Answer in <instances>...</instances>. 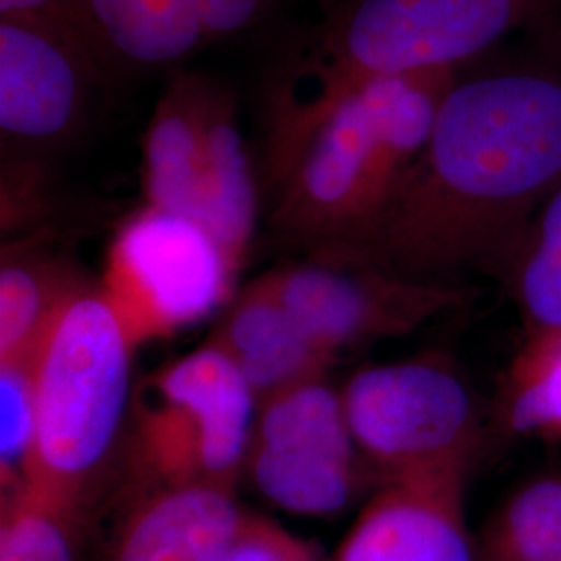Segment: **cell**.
<instances>
[{
    "label": "cell",
    "mask_w": 561,
    "mask_h": 561,
    "mask_svg": "<svg viewBox=\"0 0 561 561\" xmlns=\"http://www.w3.org/2000/svg\"><path fill=\"white\" fill-rule=\"evenodd\" d=\"M560 183V59L460 71L398 201L356 252L431 283L493 275Z\"/></svg>",
    "instance_id": "1"
},
{
    "label": "cell",
    "mask_w": 561,
    "mask_h": 561,
    "mask_svg": "<svg viewBox=\"0 0 561 561\" xmlns=\"http://www.w3.org/2000/svg\"><path fill=\"white\" fill-rule=\"evenodd\" d=\"M516 32L561 42V0H352L268 90L266 187H279L324 115L362 83L461 71Z\"/></svg>",
    "instance_id": "2"
},
{
    "label": "cell",
    "mask_w": 561,
    "mask_h": 561,
    "mask_svg": "<svg viewBox=\"0 0 561 561\" xmlns=\"http://www.w3.org/2000/svg\"><path fill=\"white\" fill-rule=\"evenodd\" d=\"M460 71L366 81L333 106L273 194L271 227L310 250H366Z\"/></svg>",
    "instance_id": "3"
},
{
    "label": "cell",
    "mask_w": 561,
    "mask_h": 561,
    "mask_svg": "<svg viewBox=\"0 0 561 561\" xmlns=\"http://www.w3.org/2000/svg\"><path fill=\"white\" fill-rule=\"evenodd\" d=\"M134 350L101 285L90 283L36 352V443L25 486L85 520L121 449Z\"/></svg>",
    "instance_id": "4"
},
{
    "label": "cell",
    "mask_w": 561,
    "mask_h": 561,
    "mask_svg": "<svg viewBox=\"0 0 561 561\" xmlns=\"http://www.w3.org/2000/svg\"><path fill=\"white\" fill-rule=\"evenodd\" d=\"M259 401L215 341L162 366L136 401L125 497L157 486L236 489Z\"/></svg>",
    "instance_id": "5"
},
{
    "label": "cell",
    "mask_w": 561,
    "mask_h": 561,
    "mask_svg": "<svg viewBox=\"0 0 561 561\" xmlns=\"http://www.w3.org/2000/svg\"><path fill=\"white\" fill-rule=\"evenodd\" d=\"M238 273L202 222L141 204L106 250L102 296L129 341L167 340L236 296Z\"/></svg>",
    "instance_id": "6"
},
{
    "label": "cell",
    "mask_w": 561,
    "mask_h": 561,
    "mask_svg": "<svg viewBox=\"0 0 561 561\" xmlns=\"http://www.w3.org/2000/svg\"><path fill=\"white\" fill-rule=\"evenodd\" d=\"M341 398L354 443L387 482L463 470L477 442L474 400L439 360L366 366Z\"/></svg>",
    "instance_id": "7"
},
{
    "label": "cell",
    "mask_w": 561,
    "mask_h": 561,
    "mask_svg": "<svg viewBox=\"0 0 561 561\" xmlns=\"http://www.w3.org/2000/svg\"><path fill=\"white\" fill-rule=\"evenodd\" d=\"M264 275L308 335L333 356L410 335L472 298L460 283L412 279L343 248L310 250Z\"/></svg>",
    "instance_id": "8"
},
{
    "label": "cell",
    "mask_w": 561,
    "mask_h": 561,
    "mask_svg": "<svg viewBox=\"0 0 561 561\" xmlns=\"http://www.w3.org/2000/svg\"><path fill=\"white\" fill-rule=\"evenodd\" d=\"M115 80L69 20L0 18V141L50 159L80 138Z\"/></svg>",
    "instance_id": "9"
},
{
    "label": "cell",
    "mask_w": 561,
    "mask_h": 561,
    "mask_svg": "<svg viewBox=\"0 0 561 561\" xmlns=\"http://www.w3.org/2000/svg\"><path fill=\"white\" fill-rule=\"evenodd\" d=\"M461 489L463 470L387 482L333 561H477Z\"/></svg>",
    "instance_id": "10"
},
{
    "label": "cell",
    "mask_w": 561,
    "mask_h": 561,
    "mask_svg": "<svg viewBox=\"0 0 561 561\" xmlns=\"http://www.w3.org/2000/svg\"><path fill=\"white\" fill-rule=\"evenodd\" d=\"M245 510L219 484L157 486L125 497L104 561H217Z\"/></svg>",
    "instance_id": "11"
},
{
    "label": "cell",
    "mask_w": 561,
    "mask_h": 561,
    "mask_svg": "<svg viewBox=\"0 0 561 561\" xmlns=\"http://www.w3.org/2000/svg\"><path fill=\"white\" fill-rule=\"evenodd\" d=\"M210 341L236 362L259 403L300 382L327 377L337 360L308 335L266 275L245 285L225 306Z\"/></svg>",
    "instance_id": "12"
},
{
    "label": "cell",
    "mask_w": 561,
    "mask_h": 561,
    "mask_svg": "<svg viewBox=\"0 0 561 561\" xmlns=\"http://www.w3.org/2000/svg\"><path fill=\"white\" fill-rule=\"evenodd\" d=\"M67 20L115 78L173 73L208 46L194 0H73Z\"/></svg>",
    "instance_id": "13"
},
{
    "label": "cell",
    "mask_w": 561,
    "mask_h": 561,
    "mask_svg": "<svg viewBox=\"0 0 561 561\" xmlns=\"http://www.w3.org/2000/svg\"><path fill=\"white\" fill-rule=\"evenodd\" d=\"M215 81L187 69L169 73L141 136L144 204L196 219Z\"/></svg>",
    "instance_id": "14"
},
{
    "label": "cell",
    "mask_w": 561,
    "mask_h": 561,
    "mask_svg": "<svg viewBox=\"0 0 561 561\" xmlns=\"http://www.w3.org/2000/svg\"><path fill=\"white\" fill-rule=\"evenodd\" d=\"M259 206V178L241 134L238 101L221 81H215L204 134L196 221L221 245L236 273L254 240Z\"/></svg>",
    "instance_id": "15"
},
{
    "label": "cell",
    "mask_w": 561,
    "mask_h": 561,
    "mask_svg": "<svg viewBox=\"0 0 561 561\" xmlns=\"http://www.w3.org/2000/svg\"><path fill=\"white\" fill-rule=\"evenodd\" d=\"M53 231L2 241L0 362L36 354L60 310L90 280L55 248Z\"/></svg>",
    "instance_id": "16"
},
{
    "label": "cell",
    "mask_w": 561,
    "mask_h": 561,
    "mask_svg": "<svg viewBox=\"0 0 561 561\" xmlns=\"http://www.w3.org/2000/svg\"><path fill=\"white\" fill-rule=\"evenodd\" d=\"M243 472L264 500L285 512L329 518L343 512L362 484L358 456L319 449L248 445Z\"/></svg>",
    "instance_id": "17"
},
{
    "label": "cell",
    "mask_w": 561,
    "mask_h": 561,
    "mask_svg": "<svg viewBox=\"0 0 561 561\" xmlns=\"http://www.w3.org/2000/svg\"><path fill=\"white\" fill-rule=\"evenodd\" d=\"M510 280L533 331L561 329V183L493 271Z\"/></svg>",
    "instance_id": "18"
},
{
    "label": "cell",
    "mask_w": 561,
    "mask_h": 561,
    "mask_svg": "<svg viewBox=\"0 0 561 561\" xmlns=\"http://www.w3.org/2000/svg\"><path fill=\"white\" fill-rule=\"evenodd\" d=\"M477 561H561V479L520 489L489 522Z\"/></svg>",
    "instance_id": "19"
},
{
    "label": "cell",
    "mask_w": 561,
    "mask_h": 561,
    "mask_svg": "<svg viewBox=\"0 0 561 561\" xmlns=\"http://www.w3.org/2000/svg\"><path fill=\"white\" fill-rule=\"evenodd\" d=\"M502 410L514 433L561 437V329L530 333L512 362Z\"/></svg>",
    "instance_id": "20"
},
{
    "label": "cell",
    "mask_w": 561,
    "mask_h": 561,
    "mask_svg": "<svg viewBox=\"0 0 561 561\" xmlns=\"http://www.w3.org/2000/svg\"><path fill=\"white\" fill-rule=\"evenodd\" d=\"M88 520L32 486L2 495L0 561H81Z\"/></svg>",
    "instance_id": "21"
},
{
    "label": "cell",
    "mask_w": 561,
    "mask_h": 561,
    "mask_svg": "<svg viewBox=\"0 0 561 561\" xmlns=\"http://www.w3.org/2000/svg\"><path fill=\"white\" fill-rule=\"evenodd\" d=\"M38 352V350H36ZM36 443V354L0 362V489L27 484Z\"/></svg>",
    "instance_id": "22"
},
{
    "label": "cell",
    "mask_w": 561,
    "mask_h": 561,
    "mask_svg": "<svg viewBox=\"0 0 561 561\" xmlns=\"http://www.w3.org/2000/svg\"><path fill=\"white\" fill-rule=\"evenodd\" d=\"M57 192L50 159L4 152L0 167V229L2 241L53 231Z\"/></svg>",
    "instance_id": "23"
},
{
    "label": "cell",
    "mask_w": 561,
    "mask_h": 561,
    "mask_svg": "<svg viewBox=\"0 0 561 561\" xmlns=\"http://www.w3.org/2000/svg\"><path fill=\"white\" fill-rule=\"evenodd\" d=\"M296 541L277 522L245 512L217 561H285Z\"/></svg>",
    "instance_id": "24"
},
{
    "label": "cell",
    "mask_w": 561,
    "mask_h": 561,
    "mask_svg": "<svg viewBox=\"0 0 561 561\" xmlns=\"http://www.w3.org/2000/svg\"><path fill=\"white\" fill-rule=\"evenodd\" d=\"M208 44L238 38L266 20L279 0H194Z\"/></svg>",
    "instance_id": "25"
},
{
    "label": "cell",
    "mask_w": 561,
    "mask_h": 561,
    "mask_svg": "<svg viewBox=\"0 0 561 561\" xmlns=\"http://www.w3.org/2000/svg\"><path fill=\"white\" fill-rule=\"evenodd\" d=\"M73 0H0V18L67 20Z\"/></svg>",
    "instance_id": "26"
}]
</instances>
